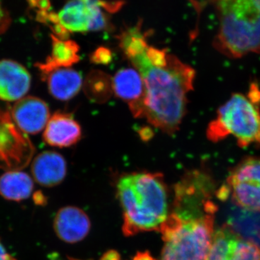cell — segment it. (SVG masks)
Masks as SVG:
<instances>
[{
    "label": "cell",
    "instance_id": "11",
    "mask_svg": "<svg viewBox=\"0 0 260 260\" xmlns=\"http://www.w3.org/2000/svg\"><path fill=\"white\" fill-rule=\"evenodd\" d=\"M90 225L87 214L77 207L61 208L54 220V230L56 236L69 244L81 242L90 232Z\"/></svg>",
    "mask_w": 260,
    "mask_h": 260
},
{
    "label": "cell",
    "instance_id": "25",
    "mask_svg": "<svg viewBox=\"0 0 260 260\" xmlns=\"http://www.w3.org/2000/svg\"><path fill=\"white\" fill-rule=\"evenodd\" d=\"M32 6L39 9L38 12H49L51 9V3L49 0H29Z\"/></svg>",
    "mask_w": 260,
    "mask_h": 260
},
{
    "label": "cell",
    "instance_id": "12",
    "mask_svg": "<svg viewBox=\"0 0 260 260\" xmlns=\"http://www.w3.org/2000/svg\"><path fill=\"white\" fill-rule=\"evenodd\" d=\"M82 129L73 116L64 112H56L50 117L44 129V140L56 148H68L81 139Z\"/></svg>",
    "mask_w": 260,
    "mask_h": 260
},
{
    "label": "cell",
    "instance_id": "24",
    "mask_svg": "<svg viewBox=\"0 0 260 260\" xmlns=\"http://www.w3.org/2000/svg\"><path fill=\"white\" fill-rule=\"evenodd\" d=\"M248 98L256 105H260V89L255 83H253L249 89Z\"/></svg>",
    "mask_w": 260,
    "mask_h": 260
},
{
    "label": "cell",
    "instance_id": "2",
    "mask_svg": "<svg viewBox=\"0 0 260 260\" xmlns=\"http://www.w3.org/2000/svg\"><path fill=\"white\" fill-rule=\"evenodd\" d=\"M116 191L122 208V230L126 236L160 230L169 216L167 187L161 174H126L118 181Z\"/></svg>",
    "mask_w": 260,
    "mask_h": 260
},
{
    "label": "cell",
    "instance_id": "7",
    "mask_svg": "<svg viewBox=\"0 0 260 260\" xmlns=\"http://www.w3.org/2000/svg\"><path fill=\"white\" fill-rule=\"evenodd\" d=\"M34 148L11 120L0 112V168L7 171L20 170L31 158Z\"/></svg>",
    "mask_w": 260,
    "mask_h": 260
},
{
    "label": "cell",
    "instance_id": "21",
    "mask_svg": "<svg viewBox=\"0 0 260 260\" xmlns=\"http://www.w3.org/2000/svg\"><path fill=\"white\" fill-rule=\"evenodd\" d=\"M234 260H260V245L241 237Z\"/></svg>",
    "mask_w": 260,
    "mask_h": 260
},
{
    "label": "cell",
    "instance_id": "20",
    "mask_svg": "<svg viewBox=\"0 0 260 260\" xmlns=\"http://www.w3.org/2000/svg\"><path fill=\"white\" fill-rule=\"evenodd\" d=\"M250 211L245 210V213L241 212L231 220L230 226L234 227L235 233H242V235L249 237V241L255 242L259 239L260 242V215L249 214ZM256 243V242H255Z\"/></svg>",
    "mask_w": 260,
    "mask_h": 260
},
{
    "label": "cell",
    "instance_id": "1",
    "mask_svg": "<svg viewBox=\"0 0 260 260\" xmlns=\"http://www.w3.org/2000/svg\"><path fill=\"white\" fill-rule=\"evenodd\" d=\"M146 49L127 58L144 81V118L164 133L174 135L186 115L187 95L193 90L196 72L171 54L165 66L152 64L145 55Z\"/></svg>",
    "mask_w": 260,
    "mask_h": 260
},
{
    "label": "cell",
    "instance_id": "27",
    "mask_svg": "<svg viewBox=\"0 0 260 260\" xmlns=\"http://www.w3.org/2000/svg\"><path fill=\"white\" fill-rule=\"evenodd\" d=\"M0 260H17L5 249V246L0 241Z\"/></svg>",
    "mask_w": 260,
    "mask_h": 260
},
{
    "label": "cell",
    "instance_id": "5",
    "mask_svg": "<svg viewBox=\"0 0 260 260\" xmlns=\"http://www.w3.org/2000/svg\"><path fill=\"white\" fill-rule=\"evenodd\" d=\"M206 134L213 143H218L232 135L241 148L260 145L259 106L245 95L233 94L219 108L216 118L208 124Z\"/></svg>",
    "mask_w": 260,
    "mask_h": 260
},
{
    "label": "cell",
    "instance_id": "19",
    "mask_svg": "<svg viewBox=\"0 0 260 260\" xmlns=\"http://www.w3.org/2000/svg\"><path fill=\"white\" fill-rule=\"evenodd\" d=\"M83 86L87 97L92 102L99 104L107 102L114 93L112 78L100 70L90 72Z\"/></svg>",
    "mask_w": 260,
    "mask_h": 260
},
{
    "label": "cell",
    "instance_id": "14",
    "mask_svg": "<svg viewBox=\"0 0 260 260\" xmlns=\"http://www.w3.org/2000/svg\"><path fill=\"white\" fill-rule=\"evenodd\" d=\"M51 55L48 56L44 62L37 64L44 76L57 69L70 68L72 65L80 61L78 55L80 47L74 41L63 40L51 34Z\"/></svg>",
    "mask_w": 260,
    "mask_h": 260
},
{
    "label": "cell",
    "instance_id": "17",
    "mask_svg": "<svg viewBox=\"0 0 260 260\" xmlns=\"http://www.w3.org/2000/svg\"><path fill=\"white\" fill-rule=\"evenodd\" d=\"M34 191V181L27 173L7 171L0 177V195L10 201L28 199Z\"/></svg>",
    "mask_w": 260,
    "mask_h": 260
},
{
    "label": "cell",
    "instance_id": "16",
    "mask_svg": "<svg viewBox=\"0 0 260 260\" xmlns=\"http://www.w3.org/2000/svg\"><path fill=\"white\" fill-rule=\"evenodd\" d=\"M91 13L83 0H68L57 13L58 21L68 32H88Z\"/></svg>",
    "mask_w": 260,
    "mask_h": 260
},
{
    "label": "cell",
    "instance_id": "18",
    "mask_svg": "<svg viewBox=\"0 0 260 260\" xmlns=\"http://www.w3.org/2000/svg\"><path fill=\"white\" fill-rule=\"evenodd\" d=\"M241 237L229 226L214 232L211 247L206 260H234Z\"/></svg>",
    "mask_w": 260,
    "mask_h": 260
},
{
    "label": "cell",
    "instance_id": "26",
    "mask_svg": "<svg viewBox=\"0 0 260 260\" xmlns=\"http://www.w3.org/2000/svg\"><path fill=\"white\" fill-rule=\"evenodd\" d=\"M139 135L142 140L144 141H148L153 136V132L151 128H142L139 131Z\"/></svg>",
    "mask_w": 260,
    "mask_h": 260
},
{
    "label": "cell",
    "instance_id": "6",
    "mask_svg": "<svg viewBox=\"0 0 260 260\" xmlns=\"http://www.w3.org/2000/svg\"><path fill=\"white\" fill-rule=\"evenodd\" d=\"M229 194L237 206L260 211V157L244 158L232 169L226 181Z\"/></svg>",
    "mask_w": 260,
    "mask_h": 260
},
{
    "label": "cell",
    "instance_id": "23",
    "mask_svg": "<svg viewBox=\"0 0 260 260\" xmlns=\"http://www.w3.org/2000/svg\"><path fill=\"white\" fill-rule=\"evenodd\" d=\"M10 23H11V18H10L9 13L5 9L3 3L0 0V35L4 34L8 30Z\"/></svg>",
    "mask_w": 260,
    "mask_h": 260
},
{
    "label": "cell",
    "instance_id": "13",
    "mask_svg": "<svg viewBox=\"0 0 260 260\" xmlns=\"http://www.w3.org/2000/svg\"><path fill=\"white\" fill-rule=\"evenodd\" d=\"M31 173L34 180L40 185L46 187L58 185L66 177V160L56 152H43L34 158Z\"/></svg>",
    "mask_w": 260,
    "mask_h": 260
},
{
    "label": "cell",
    "instance_id": "8",
    "mask_svg": "<svg viewBox=\"0 0 260 260\" xmlns=\"http://www.w3.org/2000/svg\"><path fill=\"white\" fill-rule=\"evenodd\" d=\"M113 91L127 104L135 118L145 116V87L139 72L133 68L119 70L112 78Z\"/></svg>",
    "mask_w": 260,
    "mask_h": 260
},
{
    "label": "cell",
    "instance_id": "4",
    "mask_svg": "<svg viewBox=\"0 0 260 260\" xmlns=\"http://www.w3.org/2000/svg\"><path fill=\"white\" fill-rule=\"evenodd\" d=\"M213 215L184 218L169 215L160 230L164 242L160 260H206L213 241Z\"/></svg>",
    "mask_w": 260,
    "mask_h": 260
},
{
    "label": "cell",
    "instance_id": "10",
    "mask_svg": "<svg viewBox=\"0 0 260 260\" xmlns=\"http://www.w3.org/2000/svg\"><path fill=\"white\" fill-rule=\"evenodd\" d=\"M31 77L25 67L10 59L0 60V99L18 102L29 91Z\"/></svg>",
    "mask_w": 260,
    "mask_h": 260
},
{
    "label": "cell",
    "instance_id": "9",
    "mask_svg": "<svg viewBox=\"0 0 260 260\" xmlns=\"http://www.w3.org/2000/svg\"><path fill=\"white\" fill-rule=\"evenodd\" d=\"M12 119L22 133L36 135L45 129L50 119L47 103L37 97H24L12 109Z\"/></svg>",
    "mask_w": 260,
    "mask_h": 260
},
{
    "label": "cell",
    "instance_id": "22",
    "mask_svg": "<svg viewBox=\"0 0 260 260\" xmlns=\"http://www.w3.org/2000/svg\"><path fill=\"white\" fill-rule=\"evenodd\" d=\"M112 59V51L109 48L104 47L97 48L90 55V61L97 64H110Z\"/></svg>",
    "mask_w": 260,
    "mask_h": 260
},
{
    "label": "cell",
    "instance_id": "15",
    "mask_svg": "<svg viewBox=\"0 0 260 260\" xmlns=\"http://www.w3.org/2000/svg\"><path fill=\"white\" fill-rule=\"evenodd\" d=\"M46 78L49 93L54 99L63 102L73 99L83 85L81 74L70 68L54 70Z\"/></svg>",
    "mask_w": 260,
    "mask_h": 260
},
{
    "label": "cell",
    "instance_id": "3",
    "mask_svg": "<svg viewBox=\"0 0 260 260\" xmlns=\"http://www.w3.org/2000/svg\"><path fill=\"white\" fill-rule=\"evenodd\" d=\"M219 21L214 48L231 59L260 54V0H215Z\"/></svg>",
    "mask_w": 260,
    "mask_h": 260
}]
</instances>
